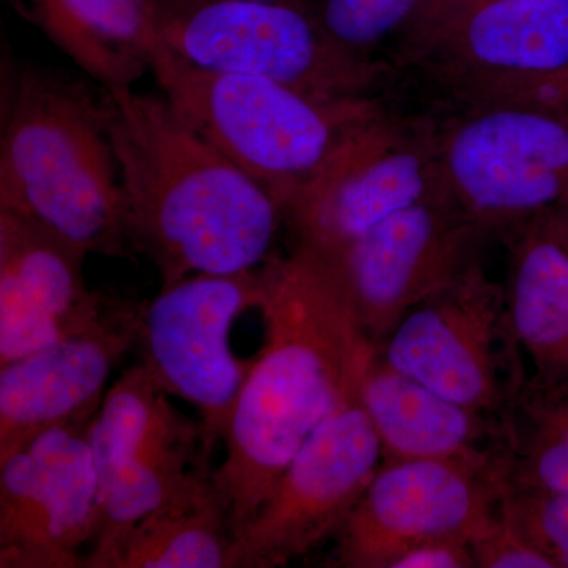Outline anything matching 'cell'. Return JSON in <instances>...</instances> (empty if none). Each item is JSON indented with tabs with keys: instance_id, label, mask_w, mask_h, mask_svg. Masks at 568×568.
I'll return each mask as SVG.
<instances>
[{
	"instance_id": "obj_27",
	"label": "cell",
	"mask_w": 568,
	"mask_h": 568,
	"mask_svg": "<svg viewBox=\"0 0 568 568\" xmlns=\"http://www.w3.org/2000/svg\"><path fill=\"white\" fill-rule=\"evenodd\" d=\"M478 2H485V0H422L416 17L410 22L435 20L466 7L476 6Z\"/></svg>"
},
{
	"instance_id": "obj_5",
	"label": "cell",
	"mask_w": 568,
	"mask_h": 568,
	"mask_svg": "<svg viewBox=\"0 0 568 568\" xmlns=\"http://www.w3.org/2000/svg\"><path fill=\"white\" fill-rule=\"evenodd\" d=\"M436 136L444 185L485 233H510L568 200V103L476 102Z\"/></svg>"
},
{
	"instance_id": "obj_19",
	"label": "cell",
	"mask_w": 568,
	"mask_h": 568,
	"mask_svg": "<svg viewBox=\"0 0 568 568\" xmlns=\"http://www.w3.org/2000/svg\"><path fill=\"white\" fill-rule=\"evenodd\" d=\"M507 244L504 291L528 387L568 395V246L545 213L507 233Z\"/></svg>"
},
{
	"instance_id": "obj_7",
	"label": "cell",
	"mask_w": 568,
	"mask_h": 568,
	"mask_svg": "<svg viewBox=\"0 0 568 568\" xmlns=\"http://www.w3.org/2000/svg\"><path fill=\"white\" fill-rule=\"evenodd\" d=\"M164 43L213 71L282 82L328 99H355L376 77L346 54L312 10L253 0H151Z\"/></svg>"
},
{
	"instance_id": "obj_18",
	"label": "cell",
	"mask_w": 568,
	"mask_h": 568,
	"mask_svg": "<svg viewBox=\"0 0 568 568\" xmlns=\"http://www.w3.org/2000/svg\"><path fill=\"white\" fill-rule=\"evenodd\" d=\"M383 462L508 458L503 418L444 398L375 351L358 387Z\"/></svg>"
},
{
	"instance_id": "obj_14",
	"label": "cell",
	"mask_w": 568,
	"mask_h": 568,
	"mask_svg": "<svg viewBox=\"0 0 568 568\" xmlns=\"http://www.w3.org/2000/svg\"><path fill=\"white\" fill-rule=\"evenodd\" d=\"M447 194L436 136L376 112L324 185L286 224L293 245L334 253L395 213Z\"/></svg>"
},
{
	"instance_id": "obj_25",
	"label": "cell",
	"mask_w": 568,
	"mask_h": 568,
	"mask_svg": "<svg viewBox=\"0 0 568 568\" xmlns=\"http://www.w3.org/2000/svg\"><path fill=\"white\" fill-rule=\"evenodd\" d=\"M470 545L477 568H555L515 525L504 507V499Z\"/></svg>"
},
{
	"instance_id": "obj_30",
	"label": "cell",
	"mask_w": 568,
	"mask_h": 568,
	"mask_svg": "<svg viewBox=\"0 0 568 568\" xmlns=\"http://www.w3.org/2000/svg\"><path fill=\"white\" fill-rule=\"evenodd\" d=\"M564 204H567V205H568V200H567V201H566V203H564Z\"/></svg>"
},
{
	"instance_id": "obj_12",
	"label": "cell",
	"mask_w": 568,
	"mask_h": 568,
	"mask_svg": "<svg viewBox=\"0 0 568 568\" xmlns=\"http://www.w3.org/2000/svg\"><path fill=\"white\" fill-rule=\"evenodd\" d=\"M405 33L409 51L476 102L568 100V0H485Z\"/></svg>"
},
{
	"instance_id": "obj_16",
	"label": "cell",
	"mask_w": 568,
	"mask_h": 568,
	"mask_svg": "<svg viewBox=\"0 0 568 568\" xmlns=\"http://www.w3.org/2000/svg\"><path fill=\"white\" fill-rule=\"evenodd\" d=\"M85 257L50 227L0 211V366L102 320L111 301L89 290Z\"/></svg>"
},
{
	"instance_id": "obj_3",
	"label": "cell",
	"mask_w": 568,
	"mask_h": 568,
	"mask_svg": "<svg viewBox=\"0 0 568 568\" xmlns=\"http://www.w3.org/2000/svg\"><path fill=\"white\" fill-rule=\"evenodd\" d=\"M2 80L0 211L43 224L88 254L132 256L104 95L20 63H7Z\"/></svg>"
},
{
	"instance_id": "obj_22",
	"label": "cell",
	"mask_w": 568,
	"mask_h": 568,
	"mask_svg": "<svg viewBox=\"0 0 568 568\" xmlns=\"http://www.w3.org/2000/svg\"><path fill=\"white\" fill-rule=\"evenodd\" d=\"M506 429L508 487L568 495V395L526 388Z\"/></svg>"
},
{
	"instance_id": "obj_10",
	"label": "cell",
	"mask_w": 568,
	"mask_h": 568,
	"mask_svg": "<svg viewBox=\"0 0 568 568\" xmlns=\"http://www.w3.org/2000/svg\"><path fill=\"white\" fill-rule=\"evenodd\" d=\"M507 488L508 458L383 462L335 537L331 567L392 568L426 541H473Z\"/></svg>"
},
{
	"instance_id": "obj_20",
	"label": "cell",
	"mask_w": 568,
	"mask_h": 568,
	"mask_svg": "<svg viewBox=\"0 0 568 568\" xmlns=\"http://www.w3.org/2000/svg\"><path fill=\"white\" fill-rule=\"evenodd\" d=\"M104 92L126 91L151 71L163 39L151 0H10Z\"/></svg>"
},
{
	"instance_id": "obj_26",
	"label": "cell",
	"mask_w": 568,
	"mask_h": 568,
	"mask_svg": "<svg viewBox=\"0 0 568 568\" xmlns=\"http://www.w3.org/2000/svg\"><path fill=\"white\" fill-rule=\"evenodd\" d=\"M392 568H477L467 538H439L405 552Z\"/></svg>"
},
{
	"instance_id": "obj_1",
	"label": "cell",
	"mask_w": 568,
	"mask_h": 568,
	"mask_svg": "<svg viewBox=\"0 0 568 568\" xmlns=\"http://www.w3.org/2000/svg\"><path fill=\"white\" fill-rule=\"evenodd\" d=\"M264 345L231 414L213 484L237 536L336 407L357 394L376 346L315 257L291 246L263 265Z\"/></svg>"
},
{
	"instance_id": "obj_2",
	"label": "cell",
	"mask_w": 568,
	"mask_h": 568,
	"mask_svg": "<svg viewBox=\"0 0 568 568\" xmlns=\"http://www.w3.org/2000/svg\"><path fill=\"white\" fill-rule=\"evenodd\" d=\"M130 234L162 287L200 274L254 271L284 224L260 183L196 132L164 97L104 92Z\"/></svg>"
},
{
	"instance_id": "obj_8",
	"label": "cell",
	"mask_w": 568,
	"mask_h": 568,
	"mask_svg": "<svg viewBox=\"0 0 568 568\" xmlns=\"http://www.w3.org/2000/svg\"><path fill=\"white\" fill-rule=\"evenodd\" d=\"M263 265L237 274L186 276L140 305L136 347L156 386L200 413L209 444L226 435L231 414L254 358H241L231 331L245 310L257 308Z\"/></svg>"
},
{
	"instance_id": "obj_13",
	"label": "cell",
	"mask_w": 568,
	"mask_h": 568,
	"mask_svg": "<svg viewBox=\"0 0 568 568\" xmlns=\"http://www.w3.org/2000/svg\"><path fill=\"white\" fill-rule=\"evenodd\" d=\"M89 424L51 429L0 462V567H82L102 511Z\"/></svg>"
},
{
	"instance_id": "obj_23",
	"label": "cell",
	"mask_w": 568,
	"mask_h": 568,
	"mask_svg": "<svg viewBox=\"0 0 568 568\" xmlns=\"http://www.w3.org/2000/svg\"><path fill=\"white\" fill-rule=\"evenodd\" d=\"M420 3L422 0H315L313 14L339 50L369 62V52L377 44L406 31Z\"/></svg>"
},
{
	"instance_id": "obj_15",
	"label": "cell",
	"mask_w": 568,
	"mask_h": 568,
	"mask_svg": "<svg viewBox=\"0 0 568 568\" xmlns=\"http://www.w3.org/2000/svg\"><path fill=\"white\" fill-rule=\"evenodd\" d=\"M138 316L140 305L111 302L88 331L0 366V462L43 433L92 420L112 369L136 346Z\"/></svg>"
},
{
	"instance_id": "obj_17",
	"label": "cell",
	"mask_w": 568,
	"mask_h": 568,
	"mask_svg": "<svg viewBox=\"0 0 568 568\" xmlns=\"http://www.w3.org/2000/svg\"><path fill=\"white\" fill-rule=\"evenodd\" d=\"M168 396L151 428L115 470L82 567L104 568L125 534L145 515L216 491L209 469L213 448L203 424L182 416Z\"/></svg>"
},
{
	"instance_id": "obj_9",
	"label": "cell",
	"mask_w": 568,
	"mask_h": 568,
	"mask_svg": "<svg viewBox=\"0 0 568 568\" xmlns=\"http://www.w3.org/2000/svg\"><path fill=\"white\" fill-rule=\"evenodd\" d=\"M381 465L379 439L357 392L306 439L234 537L230 568L286 567L338 536Z\"/></svg>"
},
{
	"instance_id": "obj_4",
	"label": "cell",
	"mask_w": 568,
	"mask_h": 568,
	"mask_svg": "<svg viewBox=\"0 0 568 568\" xmlns=\"http://www.w3.org/2000/svg\"><path fill=\"white\" fill-rule=\"evenodd\" d=\"M151 71L175 111L260 183L284 220L315 194L365 123L364 97L328 99L282 82L201 69L164 40Z\"/></svg>"
},
{
	"instance_id": "obj_29",
	"label": "cell",
	"mask_w": 568,
	"mask_h": 568,
	"mask_svg": "<svg viewBox=\"0 0 568 568\" xmlns=\"http://www.w3.org/2000/svg\"><path fill=\"white\" fill-rule=\"evenodd\" d=\"M253 2L287 3V6L304 7V9L313 11L315 0H253Z\"/></svg>"
},
{
	"instance_id": "obj_21",
	"label": "cell",
	"mask_w": 568,
	"mask_h": 568,
	"mask_svg": "<svg viewBox=\"0 0 568 568\" xmlns=\"http://www.w3.org/2000/svg\"><path fill=\"white\" fill-rule=\"evenodd\" d=\"M233 541L226 507L212 491L145 515L104 568H230Z\"/></svg>"
},
{
	"instance_id": "obj_28",
	"label": "cell",
	"mask_w": 568,
	"mask_h": 568,
	"mask_svg": "<svg viewBox=\"0 0 568 568\" xmlns=\"http://www.w3.org/2000/svg\"><path fill=\"white\" fill-rule=\"evenodd\" d=\"M545 216H547L552 231H555V233L559 235L560 241L568 246V205L560 204L559 207L545 213Z\"/></svg>"
},
{
	"instance_id": "obj_11",
	"label": "cell",
	"mask_w": 568,
	"mask_h": 568,
	"mask_svg": "<svg viewBox=\"0 0 568 568\" xmlns=\"http://www.w3.org/2000/svg\"><path fill=\"white\" fill-rule=\"evenodd\" d=\"M485 234L447 193L395 213L338 252L295 248L323 265L379 346L410 308L478 263Z\"/></svg>"
},
{
	"instance_id": "obj_24",
	"label": "cell",
	"mask_w": 568,
	"mask_h": 568,
	"mask_svg": "<svg viewBox=\"0 0 568 568\" xmlns=\"http://www.w3.org/2000/svg\"><path fill=\"white\" fill-rule=\"evenodd\" d=\"M504 507L555 568H568V495L508 487Z\"/></svg>"
},
{
	"instance_id": "obj_6",
	"label": "cell",
	"mask_w": 568,
	"mask_h": 568,
	"mask_svg": "<svg viewBox=\"0 0 568 568\" xmlns=\"http://www.w3.org/2000/svg\"><path fill=\"white\" fill-rule=\"evenodd\" d=\"M376 349L444 398L503 420L529 384L504 284L480 261L410 308Z\"/></svg>"
}]
</instances>
